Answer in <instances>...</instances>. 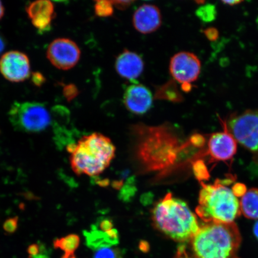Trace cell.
Wrapping results in <instances>:
<instances>
[{
	"instance_id": "obj_33",
	"label": "cell",
	"mask_w": 258,
	"mask_h": 258,
	"mask_svg": "<svg viewBox=\"0 0 258 258\" xmlns=\"http://www.w3.org/2000/svg\"><path fill=\"white\" fill-rule=\"evenodd\" d=\"M113 224L111 221L108 219H105L101 222L100 224V228L101 230L105 232H107L112 230Z\"/></svg>"
},
{
	"instance_id": "obj_27",
	"label": "cell",
	"mask_w": 258,
	"mask_h": 258,
	"mask_svg": "<svg viewBox=\"0 0 258 258\" xmlns=\"http://www.w3.org/2000/svg\"><path fill=\"white\" fill-rule=\"evenodd\" d=\"M204 34L206 38L211 41H214L219 38V31L217 28L214 27H210L204 31Z\"/></svg>"
},
{
	"instance_id": "obj_6",
	"label": "cell",
	"mask_w": 258,
	"mask_h": 258,
	"mask_svg": "<svg viewBox=\"0 0 258 258\" xmlns=\"http://www.w3.org/2000/svg\"><path fill=\"white\" fill-rule=\"evenodd\" d=\"M9 115L16 129L28 133L43 131L51 122L48 109L38 102H15L10 109Z\"/></svg>"
},
{
	"instance_id": "obj_20",
	"label": "cell",
	"mask_w": 258,
	"mask_h": 258,
	"mask_svg": "<svg viewBox=\"0 0 258 258\" xmlns=\"http://www.w3.org/2000/svg\"><path fill=\"white\" fill-rule=\"evenodd\" d=\"M196 14L202 21L211 22L215 20L217 12L215 6L209 4L201 6L197 10Z\"/></svg>"
},
{
	"instance_id": "obj_10",
	"label": "cell",
	"mask_w": 258,
	"mask_h": 258,
	"mask_svg": "<svg viewBox=\"0 0 258 258\" xmlns=\"http://www.w3.org/2000/svg\"><path fill=\"white\" fill-rule=\"evenodd\" d=\"M0 72L10 82H24L30 76V60L21 51H8L0 59Z\"/></svg>"
},
{
	"instance_id": "obj_2",
	"label": "cell",
	"mask_w": 258,
	"mask_h": 258,
	"mask_svg": "<svg viewBox=\"0 0 258 258\" xmlns=\"http://www.w3.org/2000/svg\"><path fill=\"white\" fill-rule=\"evenodd\" d=\"M154 227L166 236L180 243L191 241L200 227L188 206L168 192L153 210Z\"/></svg>"
},
{
	"instance_id": "obj_26",
	"label": "cell",
	"mask_w": 258,
	"mask_h": 258,
	"mask_svg": "<svg viewBox=\"0 0 258 258\" xmlns=\"http://www.w3.org/2000/svg\"><path fill=\"white\" fill-rule=\"evenodd\" d=\"M79 90L77 87L74 85H69L64 87L63 93L68 101H72L78 95Z\"/></svg>"
},
{
	"instance_id": "obj_37",
	"label": "cell",
	"mask_w": 258,
	"mask_h": 258,
	"mask_svg": "<svg viewBox=\"0 0 258 258\" xmlns=\"http://www.w3.org/2000/svg\"><path fill=\"white\" fill-rule=\"evenodd\" d=\"M5 14V8L3 7L2 3L0 2V20H1L3 16H4Z\"/></svg>"
},
{
	"instance_id": "obj_12",
	"label": "cell",
	"mask_w": 258,
	"mask_h": 258,
	"mask_svg": "<svg viewBox=\"0 0 258 258\" xmlns=\"http://www.w3.org/2000/svg\"><path fill=\"white\" fill-rule=\"evenodd\" d=\"M224 128V132L213 134L209 141V153L215 160H230L237 152V142L229 133L225 123Z\"/></svg>"
},
{
	"instance_id": "obj_24",
	"label": "cell",
	"mask_w": 258,
	"mask_h": 258,
	"mask_svg": "<svg viewBox=\"0 0 258 258\" xmlns=\"http://www.w3.org/2000/svg\"><path fill=\"white\" fill-rule=\"evenodd\" d=\"M193 170L195 175L199 180L207 179L209 177L208 172L204 163L198 161L194 164Z\"/></svg>"
},
{
	"instance_id": "obj_28",
	"label": "cell",
	"mask_w": 258,
	"mask_h": 258,
	"mask_svg": "<svg viewBox=\"0 0 258 258\" xmlns=\"http://www.w3.org/2000/svg\"><path fill=\"white\" fill-rule=\"evenodd\" d=\"M235 197H243L246 192V187L243 183H238L235 184L232 189Z\"/></svg>"
},
{
	"instance_id": "obj_32",
	"label": "cell",
	"mask_w": 258,
	"mask_h": 258,
	"mask_svg": "<svg viewBox=\"0 0 258 258\" xmlns=\"http://www.w3.org/2000/svg\"><path fill=\"white\" fill-rule=\"evenodd\" d=\"M113 6L120 10L127 9L131 5L132 1H112Z\"/></svg>"
},
{
	"instance_id": "obj_35",
	"label": "cell",
	"mask_w": 258,
	"mask_h": 258,
	"mask_svg": "<svg viewBox=\"0 0 258 258\" xmlns=\"http://www.w3.org/2000/svg\"><path fill=\"white\" fill-rule=\"evenodd\" d=\"M182 89L183 90V91H184L186 92H189L190 90H191V89H192L191 84H189V83L182 84Z\"/></svg>"
},
{
	"instance_id": "obj_11",
	"label": "cell",
	"mask_w": 258,
	"mask_h": 258,
	"mask_svg": "<svg viewBox=\"0 0 258 258\" xmlns=\"http://www.w3.org/2000/svg\"><path fill=\"white\" fill-rule=\"evenodd\" d=\"M123 102L129 111L141 115L152 107L153 97L147 87L141 84H134L125 90Z\"/></svg>"
},
{
	"instance_id": "obj_25",
	"label": "cell",
	"mask_w": 258,
	"mask_h": 258,
	"mask_svg": "<svg viewBox=\"0 0 258 258\" xmlns=\"http://www.w3.org/2000/svg\"><path fill=\"white\" fill-rule=\"evenodd\" d=\"M19 218L18 217L9 218L3 224V229L8 234H14L18 227Z\"/></svg>"
},
{
	"instance_id": "obj_30",
	"label": "cell",
	"mask_w": 258,
	"mask_h": 258,
	"mask_svg": "<svg viewBox=\"0 0 258 258\" xmlns=\"http://www.w3.org/2000/svg\"><path fill=\"white\" fill-rule=\"evenodd\" d=\"M29 256H36L40 253V246L38 244L34 243L30 245L27 249Z\"/></svg>"
},
{
	"instance_id": "obj_19",
	"label": "cell",
	"mask_w": 258,
	"mask_h": 258,
	"mask_svg": "<svg viewBox=\"0 0 258 258\" xmlns=\"http://www.w3.org/2000/svg\"><path fill=\"white\" fill-rule=\"evenodd\" d=\"M172 82L167 83L165 86L161 88L159 92H157L158 97H161L162 98L167 99L172 101L178 102L182 100V96L177 92L175 86H173Z\"/></svg>"
},
{
	"instance_id": "obj_31",
	"label": "cell",
	"mask_w": 258,
	"mask_h": 258,
	"mask_svg": "<svg viewBox=\"0 0 258 258\" xmlns=\"http://www.w3.org/2000/svg\"><path fill=\"white\" fill-rule=\"evenodd\" d=\"M32 81L35 85L41 86L45 82L46 80H45L44 77L41 73H34L32 74Z\"/></svg>"
},
{
	"instance_id": "obj_21",
	"label": "cell",
	"mask_w": 258,
	"mask_h": 258,
	"mask_svg": "<svg viewBox=\"0 0 258 258\" xmlns=\"http://www.w3.org/2000/svg\"><path fill=\"white\" fill-rule=\"evenodd\" d=\"M95 12L97 16L99 17H109L114 13V6L112 1L101 0L96 1L95 5Z\"/></svg>"
},
{
	"instance_id": "obj_1",
	"label": "cell",
	"mask_w": 258,
	"mask_h": 258,
	"mask_svg": "<svg viewBox=\"0 0 258 258\" xmlns=\"http://www.w3.org/2000/svg\"><path fill=\"white\" fill-rule=\"evenodd\" d=\"M135 155L145 172L159 171L172 166L185 144L180 145L173 129L169 125L148 126L135 125Z\"/></svg>"
},
{
	"instance_id": "obj_5",
	"label": "cell",
	"mask_w": 258,
	"mask_h": 258,
	"mask_svg": "<svg viewBox=\"0 0 258 258\" xmlns=\"http://www.w3.org/2000/svg\"><path fill=\"white\" fill-rule=\"evenodd\" d=\"M115 148L110 139L99 134L83 137L71 157L77 175H98L107 168L115 157Z\"/></svg>"
},
{
	"instance_id": "obj_4",
	"label": "cell",
	"mask_w": 258,
	"mask_h": 258,
	"mask_svg": "<svg viewBox=\"0 0 258 258\" xmlns=\"http://www.w3.org/2000/svg\"><path fill=\"white\" fill-rule=\"evenodd\" d=\"M224 181L217 180L214 184L202 182L196 211L206 223H231L241 214L237 197Z\"/></svg>"
},
{
	"instance_id": "obj_22",
	"label": "cell",
	"mask_w": 258,
	"mask_h": 258,
	"mask_svg": "<svg viewBox=\"0 0 258 258\" xmlns=\"http://www.w3.org/2000/svg\"><path fill=\"white\" fill-rule=\"evenodd\" d=\"M123 253L118 248L103 247L96 250L93 258H122Z\"/></svg>"
},
{
	"instance_id": "obj_14",
	"label": "cell",
	"mask_w": 258,
	"mask_h": 258,
	"mask_svg": "<svg viewBox=\"0 0 258 258\" xmlns=\"http://www.w3.org/2000/svg\"><path fill=\"white\" fill-rule=\"evenodd\" d=\"M115 67L116 72L122 78L135 80L143 73L144 63L139 54L124 50L116 59Z\"/></svg>"
},
{
	"instance_id": "obj_18",
	"label": "cell",
	"mask_w": 258,
	"mask_h": 258,
	"mask_svg": "<svg viewBox=\"0 0 258 258\" xmlns=\"http://www.w3.org/2000/svg\"><path fill=\"white\" fill-rule=\"evenodd\" d=\"M80 238L78 235L69 234L56 238L53 241L54 249H60L63 252L60 258H76V251L79 246Z\"/></svg>"
},
{
	"instance_id": "obj_29",
	"label": "cell",
	"mask_w": 258,
	"mask_h": 258,
	"mask_svg": "<svg viewBox=\"0 0 258 258\" xmlns=\"http://www.w3.org/2000/svg\"><path fill=\"white\" fill-rule=\"evenodd\" d=\"M173 258H196L195 257H191L189 255L187 252L186 247L185 245H179L177 247V250L175 256Z\"/></svg>"
},
{
	"instance_id": "obj_16",
	"label": "cell",
	"mask_w": 258,
	"mask_h": 258,
	"mask_svg": "<svg viewBox=\"0 0 258 258\" xmlns=\"http://www.w3.org/2000/svg\"><path fill=\"white\" fill-rule=\"evenodd\" d=\"M84 235L86 238L87 245L92 249L111 247L117 244L119 241L118 231L114 228L105 232L98 230L95 227L90 231H84Z\"/></svg>"
},
{
	"instance_id": "obj_23",
	"label": "cell",
	"mask_w": 258,
	"mask_h": 258,
	"mask_svg": "<svg viewBox=\"0 0 258 258\" xmlns=\"http://www.w3.org/2000/svg\"><path fill=\"white\" fill-rule=\"evenodd\" d=\"M134 177H131L122 187L120 192V198L122 201H129L132 197L134 196L135 192H137Z\"/></svg>"
},
{
	"instance_id": "obj_8",
	"label": "cell",
	"mask_w": 258,
	"mask_h": 258,
	"mask_svg": "<svg viewBox=\"0 0 258 258\" xmlns=\"http://www.w3.org/2000/svg\"><path fill=\"white\" fill-rule=\"evenodd\" d=\"M81 55L80 48L75 42L69 38H57L48 46L47 57L57 69L69 70L78 63Z\"/></svg>"
},
{
	"instance_id": "obj_40",
	"label": "cell",
	"mask_w": 258,
	"mask_h": 258,
	"mask_svg": "<svg viewBox=\"0 0 258 258\" xmlns=\"http://www.w3.org/2000/svg\"><path fill=\"white\" fill-rule=\"evenodd\" d=\"M28 258H30V257H28Z\"/></svg>"
},
{
	"instance_id": "obj_39",
	"label": "cell",
	"mask_w": 258,
	"mask_h": 258,
	"mask_svg": "<svg viewBox=\"0 0 258 258\" xmlns=\"http://www.w3.org/2000/svg\"><path fill=\"white\" fill-rule=\"evenodd\" d=\"M233 258H239V257H237L236 256H235V257H233Z\"/></svg>"
},
{
	"instance_id": "obj_7",
	"label": "cell",
	"mask_w": 258,
	"mask_h": 258,
	"mask_svg": "<svg viewBox=\"0 0 258 258\" xmlns=\"http://www.w3.org/2000/svg\"><path fill=\"white\" fill-rule=\"evenodd\" d=\"M225 125L237 143L258 154V109L231 115Z\"/></svg>"
},
{
	"instance_id": "obj_9",
	"label": "cell",
	"mask_w": 258,
	"mask_h": 258,
	"mask_svg": "<svg viewBox=\"0 0 258 258\" xmlns=\"http://www.w3.org/2000/svg\"><path fill=\"white\" fill-rule=\"evenodd\" d=\"M170 72L173 79L180 84H191L199 78L201 72V62L191 52L176 53L170 60Z\"/></svg>"
},
{
	"instance_id": "obj_36",
	"label": "cell",
	"mask_w": 258,
	"mask_h": 258,
	"mask_svg": "<svg viewBox=\"0 0 258 258\" xmlns=\"http://www.w3.org/2000/svg\"><path fill=\"white\" fill-rule=\"evenodd\" d=\"M253 233L254 236H255L258 240V221L254 224L253 227Z\"/></svg>"
},
{
	"instance_id": "obj_13",
	"label": "cell",
	"mask_w": 258,
	"mask_h": 258,
	"mask_svg": "<svg viewBox=\"0 0 258 258\" xmlns=\"http://www.w3.org/2000/svg\"><path fill=\"white\" fill-rule=\"evenodd\" d=\"M161 12L157 6L153 5H143L135 11L133 24L136 30L141 34L152 33L160 27Z\"/></svg>"
},
{
	"instance_id": "obj_3",
	"label": "cell",
	"mask_w": 258,
	"mask_h": 258,
	"mask_svg": "<svg viewBox=\"0 0 258 258\" xmlns=\"http://www.w3.org/2000/svg\"><path fill=\"white\" fill-rule=\"evenodd\" d=\"M196 258H233L241 243L237 225L231 223H209L200 228L191 241Z\"/></svg>"
},
{
	"instance_id": "obj_17",
	"label": "cell",
	"mask_w": 258,
	"mask_h": 258,
	"mask_svg": "<svg viewBox=\"0 0 258 258\" xmlns=\"http://www.w3.org/2000/svg\"><path fill=\"white\" fill-rule=\"evenodd\" d=\"M240 207L244 217L258 219V188H251L245 193L240 200Z\"/></svg>"
},
{
	"instance_id": "obj_38",
	"label": "cell",
	"mask_w": 258,
	"mask_h": 258,
	"mask_svg": "<svg viewBox=\"0 0 258 258\" xmlns=\"http://www.w3.org/2000/svg\"><path fill=\"white\" fill-rule=\"evenodd\" d=\"M5 47V41L3 40V38L0 37V53H1L3 50H4Z\"/></svg>"
},
{
	"instance_id": "obj_34",
	"label": "cell",
	"mask_w": 258,
	"mask_h": 258,
	"mask_svg": "<svg viewBox=\"0 0 258 258\" xmlns=\"http://www.w3.org/2000/svg\"><path fill=\"white\" fill-rule=\"evenodd\" d=\"M221 2L224 5L233 6L239 5L240 3H243V1H222Z\"/></svg>"
},
{
	"instance_id": "obj_15",
	"label": "cell",
	"mask_w": 258,
	"mask_h": 258,
	"mask_svg": "<svg viewBox=\"0 0 258 258\" xmlns=\"http://www.w3.org/2000/svg\"><path fill=\"white\" fill-rule=\"evenodd\" d=\"M26 11L32 24L38 30L44 31L50 28L54 15L52 2L48 0L34 2L28 6Z\"/></svg>"
}]
</instances>
